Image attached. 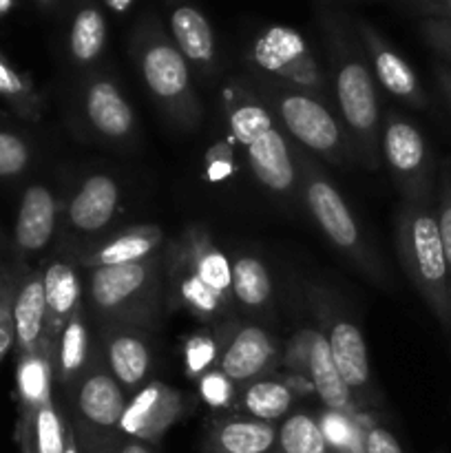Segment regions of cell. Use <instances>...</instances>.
I'll use <instances>...</instances> for the list:
<instances>
[{
	"instance_id": "obj_1",
	"label": "cell",
	"mask_w": 451,
	"mask_h": 453,
	"mask_svg": "<svg viewBox=\"0 0 451 453\" xmlns=\"http://www.w3.org/2000/svg\"><path fill=\"white\" fill-rule=\"evenodd\" d=\"M396 246L409 281L442 330L449 332V274L432 199H409L402 206L396 221Z\"/></svg>"
},
{
	"instance_id": "obj_2",
	"label": "cell",
	"mask_w": 451,
	"mask_h": 453,
	"mask_svg": "<svg viewBox=\"0 0 451 453\" xmlns=\"http://www.w3.org/2000/svg\"><path fill=\"white\" fill-rule=\"evenodd\" d=\"M336 102H339L340 115L365 153L367 162L374 166L378 157V96L370 69L358 60H348L336 73Z\"/></svg>"
},
{
	"instance_id": "obj_3",
	"label": "cell",
	"mask_w": 451,
	"mask_h": 453,
	"mask_svg": "<svg viewBox=\"0 0 451 453\" xmlns=\"http://www.w3.org/2000/svg\"><path fill=\"white\" fill-rule=\"evenodd\" d=\"M159 261L91 268V303L106 317H126L146 308L157 286Z\"/></svg>"
},
{
	"instance_id": "obj_4",
	"label": "cell",
	"mask_w": 451,
	"mask_h": 453,
	"mask_svg": "<svg viewBox=\"0 0 451 453\" xmlns=\"http://www.w3.org/2000/svg\"><path fill=\"white\" fill-rule=\"evenodd\" d=\"M380 153L409 199H432L433 159L424 135L414 124L392 115L380 135Z\"/></svg>"
},
{
	"instance_id": "obj_5",
	"label": "cell",
	"mask_w": 451,
	"mask_h": 453,
	"mask_svg": "<svg viewBox=\"0 0 451 453\" xmlns=\"http://www.w3.org/2000/svg\"><path fill=\"white\" fill-rule=\"evenodd\" d=\"M141 75L155 100L171 115L195 119L199 106L190 88L184 53L168 42H155L141 53Z\"/></svg>"
},
{
	"instance_id": "obj_6",
	"label": "cell",
	"mask_w": 451,
	"mask_h": 453,
	"mask_svg": "<svg viewBox=\"0 0 451 453\" xmlns=\"http://www.w3.org/2000/svg\"><path fill=\"white\" fill-rule=\"evenodd\" d=\"M303 195L314 221L325 233V237L339 250L356 257L358 261H365V246L361 242V233H358V226L352 211L345 203V199L340 197L336 186H332L325 177H321V173L312 171V166L308 162H305ZM367 264H370V259H367Z\"/></svg>"
},
{
	"instance_id": "obj_7",
	"label": "cell",
	"mask_w": 451,
	"mask_h": 453,
	"mask_svg": "<svg viewBox=\"0 0 451 453\" xmlns=\"http://www.w3.org/2000/svg\"><path fill=\"white\" fill-rule=\"evenodd\" d=\"M252 58L265 73L279 75L303 88L321 87L317 62L310 56L305 40L294 29H287V27L265 29L252 47Z\"/></svg>"
},
{
	"instance_id": "obj_8",
	"label": "cell",
	"mask_w": 451,
	"mask_h": 453,
	"mask_svg": "<svg viewBox=\"0 0 451 453\" xmlns=\"http://www.w3.org/2000/svg\"><path fill=\"white\" fill-rule=\"evenodd\" d=\"M283 127L299 144L312 153L336 159L343 149V135L334 115L318 100L305 93H286L277 100Z\"/></svg>"
},
{
	"instance_id": "obj_9",
	"label": "cell",
	"mask_w": 451,
	"mask_h": 453,
	"mask_svg": "<svg viewBox=\"0 0 451 453\" xmlns=\"http://www.w3.org/2000/svg\"><path fill=\"white\" fill-rule=\"evenodd\" d=\"M184 411V398L162 380H150L126 403L119 432L140 442H155L177 423Z\"/></svg>"
},
{
	"instance_id": "obj_10",
	"label": "cell",
	"mask_w": 451,
	"mask_h": 453,
	"mask_svg": "<svg viewBox=\"0 0 451 453\" xmlns=\"http://www.w3.org/2000/svg\"><path fill=\"white\" fill-rule=\"evenodd\" d=\"M172 259L190 270L203 286L217 295L230 299L233 295V261L212 242L210 233L203 228H188L177 242Z\"/></svg>"
},
{
	"instance_id": "obj_11",
	"label": "cell",
	"mask_w": 451,
	"mask_h": 453,
	"mask_svg": "<svg viewBox=\"0 0 451 453\" xmlns=\"http://www.w3.org/2000/svg\"><path fill=\"white\" fill-rule=\"evenodd\" d=\"M51 336H47L38 349L20 354V358H18L16 388L22 411L20 434H18L20 442H31L35 414H38L40 407L51 403Z\"/></svg>"
},
{
	"instance_id": "obj_12",
	"label": "cell",
	"mask_w": 451,
	"mask_h": 453,
	"mask_svg": "<svg viewBox=\"0 0 451 453\" xmlns=\"http://www.w3.org/2000/svg\"><path fill=\"white\" fill-rule=\"evenodd\" d=\"M277 345L264 327L246 326L226 348L221 357V372L233 383H248L268 372L277 361Z\"/></svg>"
},
{
	"instance_id": "obj_13",
	"label": "cell",
	"mask_w": 451,
	"mask_h": 453,
	"mask_svg": "<svg viewBox=\"0 0 451 453\" xmlns=\"http://www.w3.org/2000/svg\"><path fill=\"white\" fill-rule=\"evenodd\" d=\"M119 206V186L113 177L97 173L82 181L69 203V221L80 233H100Z\"/></svg>"
},
{
	"instance_id": "obj_14",
	"label": "cell",
	"mask_w": 451,
	"mask_h": 453,
	"mask_svg": "<svg viewBox=\"0 0 451 453\" xmlns=\"http://www.w3.org/2000/svg\"><path fill=\"white\" fill-rule=\"evenodd\" d=\"M248 164L256 181L272 193H290L296 181V168L292 162L287 142L277 128H270L264 135L246 146Z\"/></svg>"
},
{
	"instance_id": "obj_15",
	"label": "cell",
	"mask_w": 451,
	"mask_h": 453,
	"mask_svg": "<svg viewBox=\"0 0 451 453\" xmlns=\"http://www.w3.org/2000/svg\"><path fill=\"white\" fill-rule=\"evenodd\" d=\"M56 199L47 186H29L16 217V243L25 252H38L51 242L56 230Z\"/></svg>"
},
{
	"instance_id": "obj_16",
	"label": "cell",
	"mask_w": 451,
	"mask_h": 453,
	"mask_svg": "<svg viewBox=\"0 0 451 453\" xmlns=\"http://www.w3.org/2000/svg\"><path fill=\"white\" fill-rule=\"evenodd\" d=\"M84 111L100 135L109 140H124L133 133L135 118L126 97L109 80H96L84 97Z\"/></svg>"
},
{
	"instance_id": "obj_17",
	"label": "cell",
	"mask_w": 451,
	"mask_h": 453,
	"mask_svg": "<svg viewBox=\"0 0 451 453\" xmlns=\"http://www.w3.org/2000/svg\"><path fill=\"white\" fill-rule=\"evenodd\" d=\"M327 343H330L332 361H334L336 370H339L340 379L345 380L349 392L361 394L370 389V354H367V345L361 330L352 321H336L332 326L330 336H327Z\"/></svg>"
},
{
	"instance_id": "obj_18",
	"label": "cell",
	"mask_w": 451,
	"mask_h": 453,
	"mask_svg": "<svg viewBox=\"0 0 451 453\" xmlns=\"http://www.w3.org/2000/svg\"><path fill=\"white\" fill-rule=\"evenodd\" d=\"M308 379L327 410L343 411V414H349L354 410V394L349 392V388L336 370L334 361H332L327 336L317 330L310 336Z\"/></svg>"
},
{
	"instance_id": "obj_19",
	"label": "cell",
	"mask_w": 451,
	"mask_h": 453,
	"mask_svg": "<svg viewBox=\"0 0 451 453\" xmlns=\"http://www.w3.org/2000/svg\"><path fill=\"white\" fill-rule=\"evenodd\" d=\"M164 242L159 226H131L118 237L106 242L91 255L82 257V265L87 268H104V265L140 264L153 259Z\"/></svg>"
},
{
	"instance_id": "obj_20",
	"label": "cell",
	"mask_w": 451,
	"mask_h": 453,
	"mask_svg": "<svg viewBox=\"0 0 451 453\" xmlns=\"http://www.w3.org/2000/svg\"><path fill=\"white\" fill-rule=\"evenodd\" d=\"M126 403L124 389L119 388L118 380L104 372H96L80 385L78 410L84 420L97 429L119 427Z\"/></svg>"
},
{
	"instance_id": "obj_21",
	"label": "cell",
	"mask_w": 451,
	"mask_h": 453,
	"mask_svg": "<svg viewBox=\"0 0 451 453\" xmlns=\"http://www.w3.org/2000/svg\"><path fill=\"white\" fill-rule=\"evenodd\" d=\"M47 299L42 274H29L13 299V330L20 354L34 352L47 339Z\"/></svg>"
},
{
	"instance_id": "obj_22",
	"label": "cell",
	"mask_w": 451,
	"mask_h": 453,
	"mask_svg": "<svg viewBox=\"0 0 451 453\" xmlns=\"http://www.w3.org/2000/svg\"><path fill=\"white\" fill-rule=\"evenodd\" d=\"M44 299H47V323L49 334L62 330L75 314L80 312V279L75 274L73 265L66 261H53L42 274Z\"/></svg>"
},
{
	"instance_id": "obj_23",
	"label": "cell",
	"mask_w": 451,
	"mask_h": 453,
	"mask_svg": "<svg viewBox=\"0 0 451 453\" xmlns=\"http://www.w3.org/2000/svg\"><path fill=\"white\" fill-rule=\"evenodd\" d=\"M277 445V427L255 418L226 420L208 441V453H270Z\"/></svg>"
},
{
	"instance_id": "obj_24",
	"label": "cell",
	"mask_w": 451,
	"mask_h": 453,
	"mask_svg": "<svg viewBox=\"0 0 451 453\" xmlns=\"http://www.w3.org/2000/svg\"><path fill=\"white\" fill-rule=\"evenodd\" d=\"M371 60H374L376 80H378L385 91L392 93L398 100L409 102L416 109H423L427 104V96H424L414 69H411L405 58L398 56L394 49L376 42L374 49H371Z\"/></svg>"
},
{
	"instance_id": "obj_25",
	"label": "cell",
	"mask_w": 451,
	"mask_h": 453,
	"mask_svg": "<svg viewBox=\"0 0 451 453\" xmlns=\"http://www.w3.org/2000/svg\"><path fill=\"white\" fill-rule=\"evenodd\" d=\"M106 358L113 372V379L122 388L135 389L141 388L150 370V352L146 341L140 334L131 332H118L109 339L106 345Z\"/></svg>"
},
{
	"instance_id": "obj_26",
	"label": "cell",
	"mask_w": 451,
	"mask_h": 453,
	"mask_svg": "<svg viewBox=\"0 0 451 453\" xmlns=\"http://www.w3.org/2000/svg\"><path fill=\"white\" fill-rule=\"evenodd\" d=\"M171 29L177 49L184 58L210 65L215 58V38L206 18L195 7H177L171 16Z\"/></svg>"
},
{
	"instance_id": "obj_27",
	"label": "cell",
	"mask_w": 451,
	"mask_h": 453,
	"mask_svg": "<svg viewBox=\"0 0 451 453\" xmlns=\"http://www.w3.org/2000/svg\"><path fill=\"white\" fill-rule=\"evenodd\" d=\"M171 286L177 303L199 319H215L228 305V299L203 286L186 265L175 259L171 261Z\"/></svg>"
},
{
	"instance_id": "obj_28",
	"label": "cell",
	"mask_w": 451,
	"mask_h": 453,
	"mask_svg": "<svg viewBox=\"0 0 451 453\" xmlns=\"http://www.w3.org/2000/svg\"><path fill=\"white\" fill-rule=\"evenodd\" d=\"M292 396L290 388L279 380H252L241 398V405L255 420L274 423L290 411Z\"/></svg>"
},
{
	"instance_id": "obj_29",
	"label": "cell",
	"mask_w": 451,
	"mask_h": 453,
	"mask_svg": "<svg viewBox=\"0 0 451 453\" xmlns=\"http://www.w3.org/2000/svg\"><path fill=\"white\" fill-rule=\"evenodd\" d=\"M233 295L246 308H264L272 295L268 268L255 257H239L233 264Z\"/></svg>"
},
{
	"instance_id": "obj_30",
	"label": "cell",
	"mask_w": 451,
	"mask_h": 453,
	"mask_svg": "<svg viewBox=\"0 0 451 453\" xmlns=\"http://www.w3.org/2000/svg\"><path fill=\"white\" fill-rule=\"evenodd\" d=\"M283 453H330L318 420L308 414H292L277 432Z\"/></svg>"
},
{
	"instance_id": "obj_31",
	"label": "cell",
	"mask_w": 451,
	"mask_h": 453,
	"mask_svg": "<svg viewBox=\"0 0 451 453\" xmlns=\"http://www.w3.org/2000/svg\"><path fill=\"white\" fill-rule=\"evenodd\" d=\"M106 25L104 18L97 9L87 7L75 16L73 29H71V53L78 62H91L104 49Z\"/></svg>"
},
{
	"instance_id": "obj_32",
	"label": "cell",
	"mask_w": 451,
	"mask_h": 453,
	"mask_svg": "<svg viewBox=\"0 0 451 453\" xmlns=\"http://www.w3.org/2000/svg\"><path fill=\"white\" fill-rule=\"evenodd\" d=\"M88 357V330L84 319L80 312L62 327L60 332V345H57V372L60 379L71 380L82 365L87 363Z\"/></svg>"
},
{
	"instance_id": "obj_33",
	"label": "cell",
	"mask_w": 451,
	"mask_h": 453,
	"mask_svg": "<svg viewBox=\"0 0 451 453\" xmlns=\"http://www.w3.org/2000/svg\"><path fill=\"white\" fill-rule=\"evenodd\" d=\"M318 427H321L323 436H325L327 447H332L339 453H363V441H365V432L354 425L349 414L343 411H330L318 418Z\"/></svg>"
},
{
	"instance_id": "obj_34",
	"label": "cell",
	"mask_w": 451,
	"mask_h": 453,
	"mask_svg": "<svg viewBox=\"0 0 451 453\" xmlns=\"http://www.w3.org/2000/svg\"><path fill=\"white\" fill-rule=\"evenodd\" d=\"M228 127L234 140L241 146H248L252 140L274 128V124L264 106L255 104V102H246V104H239L230 111Z\"/></svg>"
},
{
	"instance_id": "obj_35",
	"label": "cell",
	"mask_w": 451,
	"mask_h": 453,
	"mask_svg": "<svg viewBox=\"0 0 451 453\" xmlns=\"http://www.w3.org/2000/svg\"><path fill=\"white\" fill-rule=\"evenodd\" d=\"M31 442H34V453H65L66 429L53 407V401L40 407L35 414Z\"/></svg>"
},
{
	"instance_id": "obj_36",
	"label": "cell",
	"mask_w": 451,
	"mask_h": 453,
	"mask_svg": "<svg viewBox=\"0 0 451 453\" xmlns=\"http://www.w3.org/2000/svg\"><path fill=\"white\" fill-rule=\"evenodd\" d=\"M438 228H440L442 250H445L447 274H449V303H451V164H445L440 171V184H438ZM451 339V323H449Z\"/></svg>"
},
{
	"instance_id": "obj_37",
	"label": "cell",
	"mask_w": 451,
	"mask_h": 453,
	"mask_svg": "<svg viewBox=\"0 0 451 453\" xmlns=\"http://www.w3.org/2000/svg\"><path fill=\"white\" fill-rule=\"evenodd\" d=\"M217 357V343L206 332H197L186 341L184 348V365L188 376H203L210 372L212 361Z\"/></svg>"
},
{
	"instance_id": "obj_38",
	"label": "cell",
	"mask_w": 451,
	"mask_h": 453,
	"mask_svg": "<svg viewBox=\"0 0 451 453\" xmlns=\"http://www.w3.org/2000/svg\"><path fill=\"white\" fill-rule=\"evenodd\" d=\"M29 164V146L16 133L0 131V177H13Z\"/></svg>"
},
{
	"instance_id": "obj_39",
	"label": "cell",
	"mask_w": 451,
	"mask_h": 453,
	"mask_svg": "<svg viewBox=\"0 0 451 453\" xmlns=\"http://www.w3.org/2000/svg\"><path fill=\"white\" fill-rule=\"evenodd\" d=\"M0 96L16 102L18 106H22V109L27 111H31L35 106V96L31 93L29 84H27L25 78H22L16 69H11L3 58H0Z\"/></svg>"
},
{
	"instance_id": "obj_40",
	"label": "cell",
	"mask_w": 451,
	"mask_h": 453,
	"mask_svg": "<svg viewBox=\"0 0 451 453\" xmlns=\"http://www.w3.org/2000/svg\"><path fill=\"white\" fill-rule=\"evenodd\" d=\"M199 394L210 407H228L234 396V383L224 372H206L199 376Z\"/></svg>"
},
{
	"instance_id": "obj_41",
	"label": "cell",
	"mask_w": 451,
	"mask_h": 453,
	"mask_svg": "<svg viewBox=\"0 0 451 453\" xmlns=\"http://www.w3.org/2000/svg\"><path fill=\"white\" fill-rule=\"evenodd\" d=\"M13 299H16V286L0 288V363L7 357L11 345L16 343V330H13Z\"/></svg>"
},
{
	"instance_id": "obj_42",
	"label": "cell",
	"mask_w": 451,
	"mask_h": 453,
	"mask_svg": "<svg viewBox=\"0 0 451 453\" xmlns=\"http://www.w3.org/2000/svg\"><path fill=\"white\" fill-rule=\"evenodd\" d=\"M363 453H405L401 442L389 429L370 427L365 429V441H363Z\"/></svg>"
},
{
	"instance_id": "obj_43",
	"label": "cell",
	"mask_w": 451,
	"mask_h": 453,
	"mask_svg": "<svg viewBox=\"0 0 451 453\" xmlns=\"http://www.w3.org/2000/svg\"><path fill=\"white\" fill-rule=\"evenodd\" d=\"M429 40L433 47L440 49L447 58H451V20H432L429 22Z\"/></svg>"
},
{
	"instance_id": "obj_44",
	"label": "cell",
	"mask_w": 451,
	"mask_h": 453,
	"mask_svg": "<svg viewBox=\"0 0 451 453\" xmlns=\"http://www.w3.org/2000/svg\"><path fill=\"white\" fill-rule=\"evenodd\" d=\"M233 166H230L228 157H212L210 164H208V177L210 180H224V177L230 175Z\"/></svg>"
},
{
	"instance_id": "obj_45",
	"label": "cell",
	"mask_w": 451,
	"mask_h": 453,
	"mask_svg": "<svg viewBox=\"0 0 451 453\" xmlns=\"http://www.w3.org/2000/svg\"><path fill=\"white\" fill-rule=\"evenodd\" d=\"M433 9L442 16V20H451V0H429Z\"/></svg>"
},
{
	"instance_id": "obj_46",
	"label": "cell",
	"mask_w": 451,
	"mask_h": 453,
	"mask_svg": "<svg viewBox=\"0 0 451 453\" xmlns=\"http://www.w3.org/2000/svg\"><path fill=\"white\" fill-rule=\"evenodd\" d=\"M438 80H440L442 91H445L447 100H449V104H451V69H440V71H438Z\"/></svg>"
},
{
	"instance_id": "obj_47",
	"label": "cell",
	"mask_w": 451,
	"mask_h": 453,
	"mask_svg": "<svg viewBox=\"0 0 451 453\" xmlns=\"http://www.w3.org/2000/svg\"><path fill=\"white\" fill-rule=\"evenodd\" d=\"M118 453H153V449H150L146 442L137 441V442H128V445H124Z\"/></svg>"
},
{
	"instance_id": "obj_48",
	"label": "cell",
	"mask_w": 451,
	"mask_h": 453,
	"mask_svg": "<svg viewBox=\"0 0 451 453\" xmlns=\"http://www.w3.org/2000/svg\"><path fill=\"white\" fill-rule=\"evenodd\" d=\"M65 453H80L78 442H75V434L73 429L66 427V445H65Z\"/></svg>"
},
{
	"instance_id": "obj_49",
	"label": "cell",
	"mask_w": 451,
	"mask_h": 453,
	"mask_svg": "<svg viewBox=\"0 0 451 453\" xmlns=\"http://www.w3.org/2000/svg\"><path fill=\"white\" fill-rule=\"evenodd\" d=\"M133 0H106V4H109L113 12H126L128 7H131Z\"/></svg>"
},
{
	"instance_id": "obj_50",
	"label": "cell",
	"mask_w": 451,
	"mask_h": 453,
	"mask_svg": "<svg viewBox=\"0 0 451 453\" xmlns=\"http://www.w3.org/2000/svg\"><path fill=\"white\" fill-rule=\"evenodd\" d=\"M11 3L13 0H0V13L9 12V9H11Z\"/></svg>"
},
{
	"instance_id": "obj_51",
	"label": "cell",
	"mask_w": 451,
	"mask_h": 453,
	"mask_svg": "<svg viewBox=\"0 0 451 453\" xmlns=\"http://www.w3.org/2000/svg\"><path fill=\"white\" fill-rule=\"evenodd\" d=\"M22 453H34V442H22Z\"/></svg>"
},
{
	"instance_id": "obj_52",
	"label": "cell",
	"mask_w": 451,
	"mask_h": 453,
	"mask_svg": "<svg viewBox=\"0 0 451 453\" xmlns=\"http://www.w3.org/2000/svg\"><path fill=\"white\" fill-rule=\"evenodd\" d=\"M0 288H3V286H0Z\"/></svg>"
}]
</instances>
